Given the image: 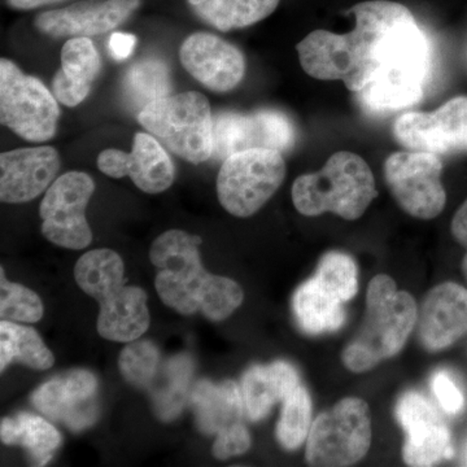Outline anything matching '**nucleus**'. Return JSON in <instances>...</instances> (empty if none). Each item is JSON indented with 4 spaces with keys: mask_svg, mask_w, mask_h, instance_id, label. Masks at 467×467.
Listing matches in <instances>:
<instances>
[{
    "mask_svg": "<svg viewBox=\"0 0 467 467\" xmlns=\"http://www.w3.org/2000/svg\"><path fill=\"white\" fill-rule=\"evenodd\" d=\"M296 134L291 119L279 110L263 109L244 115L243 147L285 152L294 146Z\"/></svg>",
    "mask_w": 467,
    "mask_h": 467,
    "instance_id": "27",
    "label": "nucleus"
},
{
    "mask_svg": "<svg viewBox=\"0 0 467 467\" xmlns=\"http://www.w3.org/2000/svg\"><path fill=\"white\" fill-rule=\"evenodd\" d=\"M57 2H63V0H5L8 7L16 9V11H32V9L41 8L43 5Z\"/></svg>",
    "mask_w": 467,
    "mask_h": 467,
    "instance_id": "42",
    "label": "nucleus"
},
{
    "mask_svg": "<svg viewBox=\"0 0 467 467\" xmlns=\"http://www.w3.org/2000/svg\"><path fill=\"white\" fill-rule=\"evenodd\" d=\"M371 444L367 402L346 398L312 423L306 460L310 466H349L364 459Z\"/></svg>",
    "mask_w": 467,
    "mask_h": 467,
    "instance_id": "9",
    "label": "nucleus"
},
{
    "mask_svg": "<svg viewBox=\"0 0 467 467\" xmlns=\"http://www.w3.org/2000/svg\"><path fill=\"white\" fill-rule=\"evenodd\" d=\"M52 91H54L55 98H57V101H60L63 106L73 109V107L78 106V104H81L82 101L88 97L91 88H86V86L70 81V79L67 78L64 73L58 69L57 75L54 77V81H52Z\"/></svg>",
    "mask_w": 467,
    "mask_h": 467,
    "instance_id": "38",
    "label": "nucleus"
},
{
    "mask_svg": "<svg viewBox=\"0 0 467 467\" xmlns=\"http://www.w3.org/2000/svg\"><path fill=\"white\" fill-rule=\"evenodd\" d=\"M373 171L348 150L334 153L318 173L300 175L292 186V202L304 216L330 213L355 221L377 198Z\"/></svg>",
    "mask_w": 467,
    "mask_h": 467,
    "instance_id": "5",
    "label": "nucleus"
},
{
    "mask_svg": "<svg viewBox=\"0 0 467 467\" xmlns=\"http://www.w3.org/2000/svg\"><path fill=\"white\" fill-rule=\"evenodd\" d=\"M396 417L407 439L402 459L409 466H432L453 456L447 423L425 396L407 392L396 405Z\"/></svg>",
    "mask_w": 467,
    "mask_h": 467,
    "instance_id": "13",
    "label": "nucleus"
},
{
    "mask_svg": "<svg viewBox=\"0 0 467 467\" xmlns=\"http://www.w3.org/2000/svg\"><path fill=\"white\" fill-rule=\"evenodd\" d=\"M300 386L296 368L285 361L256 365L243 376L242 393L245 411L252 420H260L270 413L276 402H282Z\"/></svg>",
    "mask_w": 467,
    "mask_h": 467,
    "instance_id": "19",
    "label": "nucleus"
},
{
    "mask_svg": "<svg viewBox=\"0 0 467 467\" xmlns=\"http://www.w3.org/2000/svg\"><path fill=\"white\" fill-rule=\"evenodd\" d=\"M0 438L5 444L26 448L36 466L46 465L61 444V436L50 422L29 413L3 418Z\"/></svg>",
    "mask_w": 467,
    "mask_h": 467,
    "instance_id": "24",
    "label": "nucleus"
},
{
    "mask_svg": "<svg viewBox=\"0 0 467 467\" xmlns=\"http://www.w3.org/2000/svg\"><path fill=\"white\" fill-rule=\"evenodd\" d=\"M60 60L61 72L76 84L91 88L92 82L99 76L101 57L88 36L67 39L61 50Z\"/></svg>",
    "mask_w": 467,
    "mask_h": 467,
    "instance_id": "30",
    "label": "nucleus"
},
{
    "mask_svg": "<svg viewBox=\"0 0 467 467\" xmlns=\"http://www.w3.org/2000/svg\"><path fill=\"white\" fill-rule=\"evenodd\" d=\"M441 171V159L435 153L395 152L384 162V177L393 198L408 214L420 220H432L445 207Z\"/></svg>",
    "mask_w": 467,
    "mask_h": 467,
    "instance_id": "11",
    "label": "nucleus"
},
{
    "mask_svg": "<svg viewBox=\"0 0 467 467\" xmlns=\"http://www.w3.org/2000/svg\"><path fill=\"white\" fill-rule=\"evenodd\" d=\"M393 135L416 152H467V97L454 98L432 113H405L396 119Z\"/></svg>",
    "mask_w": 467,
    "mask_h": 467,
    "instance_id": "12",
    "label": "nucleus"
},
{
    "mask_svg": "<svg viewBox=\"0 0 467 467\" xmlns=\"http://www.w3.org/2000/svg\"><path fill=\"white\" fill-rule=\"evenodd\" d=\"M97 164L101 173L119 180L128 177L130 171V153L117 149H107L101 150L98 156Z\"/></svg>",
    "mask_w": 467,
    "mask_h": 467,
    "instance_id": "39",
    "label": "nucleus"
},
{
    "mask_svg": "<svg viewBox=\"0 0 467 467\" xmlns=\"http://www.w3.org/2000/svg\"><path fill=\"white\" fill-rule=\"evenodd\" d=\"M377 26L376 72L358 94L368 112L408 109L423 97L431 50L413 15L400 3L368 2Z\"/></svg>",
    "mask_w": 467,
    "mask_h": 467,
    "instance_id": "1",
    "label": "nucleus"
},
{
    "mask_svg": "<svg viewBox=\"0 0 467 467\" xmlns=\"http://www.w3.org/2000/svg\"><path fill=\"white\" fill-rule=\"evenodd\" d=\"M451 234L454 239L466 248V254L462 260V272L467 281V201L461 205L451 221Z\"/></svg>",
    "mask_w": 467,
    "mask_h": 467,
    "instance_id": "41",
    "label": "nucleus"
},
{
    "mask_svg": "<svg viewBox=\"0 0 467 467\" xmlns=\"http://www.w3.org/2000/svg\"><path fill=\"white\" fill-rule=\"evenodd\" d=\"M124 261L117 252L101 248L77 261L75 279L86 295L99 303L98 333L107 340L130 343L150 326L146 291L124 285Z\"/></svg>",
    "mask_w": 467,
    "mask_h": 467,
    "instance_id": "2",
    "label": "nucleus"
},
{
    "mask_svg": "<svg viewBox=\"0 0 467 467\" xmlns=\"http://www.w3.org/2000/svg\"><path fill=\"white\" fill-rule=\"evenodd\" d=\"M98 380L88 370H72L43 383L32 395L34 407L72 430L90 426L97 418Z\"/></svg>",
    "mask_w": 467,
    "mask_h": 467,
    "instance_id": "17",
    "label": "nucleus"
},
{
    "mask_svg": "<svg viewBox=\"0 0 467 467\" xmlns=\"http://www.w3.org/2000/svg\"><path fill=\"white\" fill-rule=\"evenodd\" d=\"M416 300L398 291L391 276L378 275L368 284L367 315L358 337L342 353L344 367L364 373L398 355L417 325Z\"/></svg>",
    "mask_w": 467,
    "mask_h": 467,
    "instance_id": "4",
    "label": "nucleus"
},
{
    "mask_svg": "<svg viewBox=\"0 0 467 467\" xmlns=\"http://www.w3.org/2000/svg\"><path fill=\"white\" fill-rule=\"evenodd\" d=\"M214 2V0H189L190 5L195 7V5H204V3Z\"/></svg>",
    "mask_w": 467,
    "mask_h": 467,
    "instance_id": "43",
    "label": "nucleus"
},
{
    "mask_svg": "<svg viewBox=\"0 0 467 467\" xmlns=\"http://www.w3.org/2000/svg\"><path fill=\"white\" fill-rule=\"evenodd\" d=\"M192 404L199 429L208 435L242 422L244 411L242 389L233 380L213 384L202 380L193 387Z\"/></svg>",
    "mask_w": 467,
    "mask_h": 467,
    "instance_id": "20",
    "label": "nucleus"
},
{
    "mask_svg": "<svg viewBox=\"0 0 467 467\" xmlns=\"http://www.w3.org/2000/svg\"><path fill=\"white\" fill-rule=\"evenodd\" d=\"M432 392L445 413L460 414L466 407L465 393L448 371H436L431 379Z\"/></svg>",
    "mask_w": 467,
    "mask_h": 467,
    "instance_id": "36",
    "label": "nucleus"
},
{
    "mask_svg": "<svg viewBox=\"0 0 467 467\" xmlns=\"http://www.w3.org/2000/svg\"><path fill=\"white\" fill-rule=\"evenodd\" d=\"M60 109L57 99L36 77L0 60V121L27 142L42 143L57 134Z\"/></svg>",
    "mask_w": 467,
    "mask_h": 467,
    "instance_id": "8",
    "label": "nucleus"
},
{
    "mask_svg": "<svg viewBox=\"0 0 467 467\" xmlns=\"http://www.w3.org/2000/svg\"><path fill=\"white\" fill-rule=\"evenodd\" d=\"M41 297L26 285L12 284L2 267L0 275V317L5 321L36 324L43 317Z\"/></svg>",
    "mask_w": 467,
    "mask_h": 467,
    "instance_id": "33",
    "label": "nucleus"
},
{
    "mask_svg": "<svg viewBox=\"0 0 467 467\" xmlns=\"http://www.w3.org/2000/svg\"><path fill=\"white\" fill-rule=\"evenodd\" d=\"M418 337L427 350L447 349L467 335V290L447 282L427 294L418 312Z\"/></svg>",
    "mask_w": 467,
    "mask_h": 467,
    "instance_id": "18",
    "label": "nucleus"
},
{
    "mask_svg": "<svg viewBox=\"0 0 467 467\" xmlns=\"http://www.w3.org/2000/svg\"><path fill=\"white\" fill-rule=\"evenodd\" d=\"M175 169L171 156L152 134L134 135L130 171L135 186L146 193L167 192L174 182Z\"/></svg>",
    "mask_w": 467,
    "mask_h": 467,
    "instance_id": "22",
    "label": "nucleus"
},
{
    "mask_svg": "<svg viewBox=\"0 0 467 467\" xmlns=\"http://www.w3.org/2000/svg\"><path fill=\"white\" fill-rule=\"evenodd\" d=\"M60 155L51 146L27 147L0 155V201L23 204L38 198L54 183Z\"/></svg>",
    "mask_w": 467,
    "mask_h": 467,
    "instance_id": "16",
    "label": "nucleus"
},
{
    "mask_svg": "<svg viewBox=\"0 0 467 467\" xmlns=\"http://www.w3.org/2000/svg\"><path fill=\"white\" fill-rule=\"evenodd\" d=\"M201 238L182 230H169L161 234L150 245V260L159 272L195 281L207 273L202 266L199 244Z\"/></svg>",
    "mask_w": 467,
    "mask_h": 467,
    "instance_id": "23",
    "label": "nucleus"
},
{
    "mask_svg": "<svg viewBox=\"0 0 467 467\" xmlns=\"http://www.w3.org/2000/svg\"><path fill=\"white\" fill-rule=\"evenodd\" d=\"M208 275L196 281H184L171 273L159 272L155 281L156 291L165 306L177 310L181 315L192 316L201 310L199 292Z\"/></svg>",
    "mask_w": 467,
    "mask_h": 467,
    "instance_id": "35",
    "label": "nucleus"
},
{
    "mask_svg": "<svg viewBox=\"0 0 467 467\" xmlns=\"http://www.w3.org/2000/svg\"><path fill=\"white\" fill-rule=\"evenodd\" d=\"M465 462L467 465V442H466V447H465Z\"/></svg>",
    "mask_w": 467,
    "mask_h": 467,
    "instance_id": "44",
    "label": "nucleus"
},
{
    "mask_svg": "<svg viewBox=\"0 0 467 467\" xmlns=\"http://www.w3.org/2000/svg\"><path fill=\"white\" fill-rule=\"evenodd\" d=\"M137 38L133 34L113 33L109 42V54L116 60H125L133 54Z\"/></svg>",
    "mask_w": 467,
    "mask_h": 467,
    "instance_id": "40",
    "label": "nucleus"
},
{
    "mask_svg": "<svg viewBox=\"0 0 467 467\" xmlns=\"http://www.w3.org/2000/svg\"><path fill=\"white\" fill-rule=\"evenodd\" d=\"M186 72L209 90L227 92L245 75L244 55L238 47L211 33H193L180 47Z\"/></svg>",
    "mask_w": 467,
    "mask_h": 467,
    "instance_id": "15",
    "label": "nucleus"
},
{
    "mask_svg": "<svg viewBox=\"0 0 467 467\" xmlns=\"http://www.w3.org/2000/svg\"><path fill=\"white\" fill-rule=\"evenodd\" d=\"M316 278L319 284L347 303L358 295V270L355 260L343 252H328L319 261Z\"/></svg>",
    "mask_w": 467,
    "mask_h": 467,
    "instance_id": "32",
    "label": "nucleus"
},
{
    "mask_svg": "<svg viewBox=\"0 0 467 467\" xmlns=\"http://www.w3.org/2000/svg\"><path fill=\"white\" fill-rule=\"evenodd\" d=\"M94 192V181L84 171H67L55 180L39 205L45 238L67 250L88 247L92 232L86 208Z\"/></svg>",
    "mask_w": 467,
    "mask_h": 467,
    "instance_id": "10",
    "label": "nucleus"
},
{
    "mask_svg": "<svg viewBox=\"0 0 467 467\" xmlns=\"http://www.w3.org/2000/svg\"><path fill=\"white\" fill-rule=\"evenodd\" d=\"M24 362L36 370H47L55 364V356L32 327L17 322H0V371L12 361Z\"/></svg>",
    "mask_w": 467,
    "mask_h": 467,
    "instance_id": "25",
    "label": "nucleus"
},
{
    "mask_svg": "<svg viewBox=\"0 0 467 467\" xmlns=\"http://www.w3.org/2000/svg\"><path fill=\"white\" fill-rule=\"evenodd\" d=\"M292 308L301 330L309 335L339 330L346 322L344 301L319 284L316 276L295 292Z\"/></svg>",
    "mask_w": 467,
    "mask_h": 467,
    "instance_id": "21",
    "label": "nucleus"
},
{
    "mask_svg": "<svg viewBox=\"0 0 467 467\" xmlns=\"http://www.w3.org/2000/svg\"><path fill=\"white\" fill-rule=\"evenodd\" d=\"M356 18L352 32L315 30L297 45L306 75L322 81H343L348 90L361 91L376 72L377 26L367 2L349 9Z\"/></svg>",
    "mask_w": 467,
    "mask_h": 467,
    "instance_id": "3",
    "label": "nucleus"
},
{
    "mask_svg": "<svg viewBox=\"0 0 467 467\" xmlns=\"http://www.w3.org/2000/svg\"><path fill=\"white\" fill-rule=\"evenodd\" d=\"M281 0H214L192 7L193 12L220 32L243 29L265 20Z\"/></svg>",
    "mask_w": 467,
    "mask_h": 467,
    "instance_id": "26",
    "label": "nucleus"
},
{
    "mask_svg": "<svg viewBox=\"0 0 467 467\" xmlns=\"http://www.w3.org/2000/svg\"><path fill=\"white\" fill-rule=\"evenodd\" d=\"M138 121L184 161L198 165L213 156V116L201 92H181L150 101L140 109Z\"/></svg>",
    "mask_w": 467,
    "mask_h": 467,
    "instance_id": "6",
    "label": "nucleus"
},
{
    "mask_svg": "<svg viewBox=\"0 0 467 467\" xmlns=\"http://www.w3.org/2000/svg\"><path fill=\"white\" fill-rule=\"evenodd\" d=\"M285 164L275 150H247L234 153L221 165L217 196L235 217H251L270 201L284 183Z\"/></svg>",
    "mask_w": 467,
    "mask_h": 467,
    "instance_id": "7",
    "label": "nucleus"
},
{
    "mask_svg": "<svg viewBox=\"0 0 467 467\" xmlns=\"http://www.w3.org/2000/svg\"><path fill=\"white\" fill-rule=\"evenodd\" d=\"M142 5V0H82L67 7L42 12L36 29L54 38L101 36L113 32Z\"/></svg>",
    "mask_w": 467,
    "mask_h": 467,
    "instance_id": "14",
    "label": "nucleus"
},
{
    "mask_svg": "<svg viewBox=\"0 0 467 467\" xmlns=\"http://www.w3.org/2000/svg\"><path fill=\"white\" fill-rule=\"evenodd\" d=\"M125 88L129 97L143 109L150 101L169 95L171 72L158 58L138 61L126 73Z\"/></svg>",
    "mask_w": 467,
    "mask_h": 467,
    "instance_id": "29",
    "label": "nucleus"
},
{
    "mask_svg": "<svg viewBox=\"0 0 467 467\" xmlns=\"http://www.w3.org/2000/svg\"><path fill=\"white\" fill-rule=\"evenodd\" d=\"M159 364V349L149 340L130 342L119 358L122 377L135 387L149 386L158 373Z\"/></svg>",
    "mask_w": 467,
    "mask_h": 467,
    "instance_id": "34",
    "label": "nucleus"
},
{
    "mask_svg": "<svg viewBox=\"0 0 467 467\" xmlns=\"http://www.w3.org/2000/svg\"><path fill=\"white\" fill-rule=\"evenodd\" d=\"M251 442L250 432L239 422L218 432L212 451L217 460H229L245 453L250 450Z\"/></svg>",
    "mask_w": 467,
    "mask_h": 467,
    "instance_id": "37",
    "label": "nucleus"
},
{
    "mask_svg": "<svg viewBox=\"0 0 467 467\" xmlns=\"http://www.w3.org/2000/svg\"><path fill=\"white\" fill-rule=\"evenodd\" d=\"M312 427V399L300 386L282 401L281 417L276 425V439L285 450L294 451L308 439Z\"/></svg>",
    "mask_w": 467,
    "mask_h": 467,
    "instance_id": "28",
    "label": "nucleus"
},
{
    "mask_svg": "<svg viewBox=\"0 0 467 467\" xmlns=\"http://www.w3.org/2000/svg\"><path fill=\"white\" fill-rule=\"evenodd\" d=\"M243 299L241 285L226 276L208 275L199 292L202 315L214 322L230 317L241 306Z\"/></svg>",
    "mask_w": 467,
    "mask_h": 467,
    "instance_id": "31",
    "label": "nucleus"
}]
</instances>
